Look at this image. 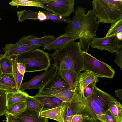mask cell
<instances>
[{"label": "cell", "instance_id": "1", "mask_svg": "<svg viewBox=\"0 0 122 122\" xmlns=\"http://www.w3.org/2000/svg\"><path fill=\"white\" fill-rule=\"evenodd\" d=\"M85 8L78 5L74 10L72 20L66 25V33L85 44L90 43L96 36V32L100 23L92 12L89 10L87 14Z\"/></svg>", "mask_w": 122, "mask_h": 122}, {"label": "cell", "instance_id": "2", "mask_svg": "<svg viewBox=\"0 0 122 122\" xmlns=\"http://www.w3.org/2000/svg\"><path fill=\"white\" fill-rule=\"evenodd\" d=\"M82 52L79 42H73L50 55L52 65H57L59 71L69 70L78 74L84 71Z\"/></svg>", "mask_w": 122, "mask_h": 122}, {"label": "cell", "instance_id": "3", "mask_svg": "<svg viewBox=\"0 0 122 122\" xmlns=\"http://www.w3.org/2000/svg\"><path fill=\"white\" fill-rule=\"evenodd\" d=\"M92 4V12L100 22L112 24L122 18V0H94Z\"/></svg>", "mask_w": 122, "mask_h": 122}, {"label": "cell", "instance_id": "4", "mask_svg": "<svg viewBox=\"0 0 122 122\" xmlns=\"http://www.w3.org/2000/svg\"><path fill=\"white\" fill-rule=\"evenodd\" d=\"M18 62L24 64L25 72L45 71L51 66L50 55L38 49L22 53L16 56Z\"/></svg>", "mask_w": 122, "mask_h": 122}, {"label": "cell", "instance_id": "5", "mask_svg": "<svg viewBox=\"0 0 122 122\" xmlns=\"http://www.w3.org/2000/svg\"><path fill=\"white\" fill-rule=\"evenodd\" d=\"M84 71L92 73L97 77L112 78L115 73L111 66L97 59L90 54L82 52Z\"/></svg>", "mask_w": 122, "mask_h": 122}, {"label": "cell", "instance_id": "6", "mask_svg": "<svg viewBox=\"0 0 122 122\" xmlns=\"http://www.w3.org/2000/svg\"><path fill=\"white\" fill-rule=\"evenodd\" d=\"M72 114H78L90 118H95L102 121H104L103 112L90 94L86 99L83 97L81 101L71 103Z\"/></svg>", "mask_w": 122, "mask_h": 122}, {"label": "cell", "instance_id": "7", "mask_svg": "<svg viewBox=\"0 0 122 122\" xmlns=\"http://www.w3.org/2000/svg\"><path fill=\"white\" fill-rule=\"evenodd\" d=\"M42 8L63 17H69L74 11V0H39Z\"/></svg>", "mask_w": 122, "mask_h": 122}, {"label": "cell", "instance_id": "8", "mask_svg": "<svg viewBox=\"0 0 122 122\" xmlns=\"http://www.w3.org/2000/svg\"><path fill=\"white\" fill-rule=\"evenodd\" d=\"M59 69L56 65L53 66L27 82L22 83L20 90L24 91L26 89H39L42 88L58 73Z\"/></svg>", "mask_w": 122, "mask_h": 122}, {"label": "cell", "instance_id": "9", "mask_svg": "<svg viewBox=\"0 0 122 122\" xmlns=\"http://www.w3.org/2000/svg\"><path fill=\"white\" fill-rule=\"evenodd\" d=\"M90 46L92 48L101 51L105 50L113 53L116 52L122 47V41L119 40L116 35L107 37H94L90 43Z\"/></svg>", "mask_w": 122, "mask_h": 122}, {"label": "cell", "instance_id": "10", "mask_svg": "<svg viewBox=\"0 0 122 122\" xmlns=\"http://www.w3.org/2000/svg\"><path fill=\"white\" fill-rule=\"evenodd\" d=\"M69 90L68 83L58 73L50 80L36 95H54L65 90Z\"/></svg>", "mask_w": 122, "mask_h": 122}, {"label": "cell", "instance_id": "11", "mask_svg": "<svg viewBox=\"0 0 122 122\" xmlns=\"http://www.w3.org/2000/svg\"><path fill=\"white\" fill-rule=\"evenodd\" d=\"M101 110L105 112L108 109V105L112 102L117 99L110 94L107 93L96 86L91 94Z\"/></svg>", "mask_w": 122, "mask_h": 122}, {"label": "cell", "instance_id": "12", "mask_svg": "<svg viewBox=\"0 0 122 122\" xmlns=\"http://www.w3.org/2000/svg\"><path fill=\"white\" fill-rule=\"evenodd\" d=\"M44 45L40 44L36 45H27L23 46L16 44L7 43L3 48L6 56L11 58L16 57L23 52L38 49Z\"/></svg>", "mask_w": 122, "mask_h": 122}, {"label": "cell", "instance_id": "13", "mask_svg": "<svg viewBox=\"0 0 122 122\" xmlns=\"http://www.w3.org/2000/svg\"><path fill=\"white\" fill-rule=\"evenodd\" d=\"M55 38L53 35H46L41 37L30 35H25L22 37L15 44L21 46L40 44L45 45L52 42Z\"/></svg>", "mask_w": 122, "mask_h": 122}, {"label": "cell", "instance_id": "14", "mask_svg": "<svg viewBox=\"0 0 122 122\" xmlns=\"http://www.w3.org/2000/svg\"><path fill=\"white\" fill-rule=\"evenodd\" d=\"M76 39L66 33L60 35L52 41L44 46L43 49L50 51L58 50L64 48Z\"/></svg>", "mask_w": 122, "mask_h": 122}, {"label": "cell", "instance_id": "15", "mask_svg": "<svg viewBox=\"0 0 122 122\" xmlns=\"http://www.w3.org/2000/svg\"><path fill=\"white\" fill-rule=\"evenodd\" d=\"M97 78L93 74L87 71L80 73L78 75L77 79L76 87L74 91L75 93L82 98L84 88Z\"/></svg>", "mask_w": 122, "mask_h": 122}, {"label": "cell", "instance_id": "16", "mask_svg": "<svg viewBox=\"0 0 122 122\" xmlns=\"http://www.w3.org/2000/svg\"><path fill=\"white\" fill-rule=\"evenodd\" d=\"M40 113L27 106L24 111L12 115L18 117L22 122H49L47 118L40 116Z\"/></svg>", "mask_w": 122, "mask_h": 122}, {"label": "cell", "instance_id": "17", "mask_svg": "<svg viewBox=\"0 0 122 122\" xmlns=\"http://www.w3.org/2000/svg\"><path fill=\"white\" fill-rule=\"evenodd\" d=\"M66 107L65 103L57 107L44 110L39 114L40 116L56 121L58 122H63V114Z\"/></svg>", "mask_w": 122, "mask_h": 122}, {"label": "cell", "instance_id": "18", "mask_svg": "<svg viewBox=\"0 0 122 122\" xmlns=\"http://www.w3.org/2000/svg\"><path fill=\"white\" fill-rule=\"evenodd\" d=\"M33 97L38 100L42 105V111L61 106L63 103L61 100L52 95H36Z\"/></svg>", "mask_w": 122, "mask_h": 122}, {"label": "cell", "instance_id": "19", "mask_svg": "<svg viewBox=\"0 0 122 122\" xmlns=\"http://www.w3.org/2000/svg\"><path fill=\"white\" fill-rule=\"evenodd\" d=\"M0 90L6 92L17 91L12 73L2 74L0 76Z\"/></svg>", "mask_w": 122, "mask_h": 122}, {"label": "cell", "instance_id": "20", "mask_svg": "<svg viewBox=\"0 0 122 122\" xmlns=\"http://www.w3.org/2000/svg\"><path fill=\"white\" fill-rule=\"evenodd\" d=\"M6 93L7 109L16 103L26 101L29 96L26 92L20 90L16 92Z\"/></svg>", "mask_w": 122, "mask_h": 122}, {"label": "cell", "instance_id": "21", "mask_svg": "<svg viewBox=\"0 0 122 122\" xmlns=\"http://www.w3.org/2000/svg\"><path fill=\"white\" fill-rule=\"evenodd\" d=\"M58 73L68 84L69 90L74 91L78 74L76 72L69 70L59 71Z\"/></svg>", "mask_w": 122, "mask_h": 122}, {"label": "cell", "instance_id": "22", "mask_svg": "<svg viewBox=\"0 0 122 122\" xmlns=\"http://www.w3.org/2000/svg\"><path fill=\"white\" fill-rule=\"evenodd\" d=\"M108 110L116 119V122L122 121V106L117 101L110 102Z\"/></svg>", "mask_w": 122, "mask_h": 122}, {"label": "cell", "instance_id": "23", "mask_svg": "<svg viewBox=\"0 0 122 122\" xmlns=\"http://www.w3.org/2000/svg\"><path fill=\"white\" fill-rule=\"evenodd\" d=\"M39 11H32L30 10L17 11L16 12L18 20L22 22L25 20H38Z\"/></svg>", "mask_w": 122, "mask_h": 122}, {"label": "cell", "instance_id": "24", "mask_svg": "<svg viewBox=\"0 0 122 122\" xmlns=\"http://www.w3.org/2000/svg\"><path fill=\"white\" fill-rule=\"evenodd\" d=\"M0 66L2 74L12 73V58L4 54L0 59Z\"/></svg>", "mask_w": 122, "mask_h": 122}, {"label": "cell", "instance_id": "25", "mask_svg": "<svg viewBox=\"0 0 122 122\" xmlns=\"http://www.w3.org/2000/svg\"><path fill=\"white\" fill-rule=\"evenodd\" d=\"M12 60V73L16 83L17 90H20L24 75L20 74L17 68V58L16 56L11 58Z\"/></svg>", "mask_w": 122, "mask_h": 122}, {"label": "cell", "instance_id": "26", "mask_svg": "<svg viewBox=\"0 0 122 122\" xmlns=\"http://www.w3.org/2000/svg\"><path fill=\"white\" fill-rule=\"evenodd\" d=\"M9 4L12 6H21L43 7L42 4L38 0H14L11 1Z\"/></svg>", "mask_w": 122, "mask_h": 122}, {"label": "cell", "instance_id": "27", "mask_svg": "<svg viewBox=\"0 0 122 122\" xmlns=\"http://www.w3.org/2000/svg\"><path fill=\"white\" fill-rule=\"evenodd\" d=\"M26 100L16 103L7 109L6 114L13 115L24 111L27 107Z\"/></svg>", "mask_w": 122, "mask_h": 122}, {"label": "cell", "instance_id": "28", "mask_svg": "<svg viewBox=\"0 0 122 122\" xmlns=\"http://www.w3.org/2000/svg\"><path fill=\"white\" fill-rule=\"evenodd\" d=\"M26 102L27 106L30 108L40 113L42 111V105L33 96H29L26 99Z\"/></svg>", "mask_w": 122, "mask_h": 122}, {"label": "cell", "instance_id": "29", "mask_svg": "<svg viewBox=\"0 0 122 122\" xmlns=\"http://www.w3.org/2000/svg\"><path fill=\"white\" fill-rule=\"evenodd\" d=\"M43 12L46 15L47 20H50L55 22H63L68 24L70 23L71 20L69 17H63L57 15L47 11Z\"/></svg>", "mask_w": 122, "mask_h": 122}, {"label": "cell", "instance_id": "30", "mask_svg": "<svg viewBox=\"0 0 122 122\" xmlns=\"http://www.w3.org/2000/svg\"><path fill=\"white\" fill-rule=\"evenodd\" d=\"M122 31V18L115 23L111 24V25L105 37H107L116 35Z\"/></svg>", "mask_w": 122, "mask_h": 122}, {"label": "cell", "instance_id": "31", "mask_svg": "<svg viewBox=\"0 0 122 122\" xmlns=\"http://www.w3.org/2000/svg\"><path fill=\"white\" fill-rule=\"evenodd\" d=\"M7 109L6 92L0 90V117L6 114Z\"/></svg>", "mask_w": 122, "mask_h": 122}, {"label": "cell", "instance_id": "32", "mask_svg": "<svg viewBox=\"0 0 122 122\" xmlns=\"http://www.w3.org/2000/svg\"><path fill=\"white\" fill-rule=\"evenodd\" d=\"M99 81V80L97 77L85 87L83 92V97L84 98L86 99L92 93L94 87L96 86V83Z\"/></svg>", "mask_w": 122, "mask_h": 122}, {"label": "cell", "instance_id": "33", "mask_svg": "<svg viewBox=\"0 0 122 122\" xmlns=\"http://www.w3.org/2000/svg\"><path fill=\"white\" fill-rule=\"evenodd\" d=\"M66 107L63 114V122H70L72 115L71 103L65 102Z\"/></svg>", "mask_w": 122, "mask_h": 122}, {"label": "cell", "instance_id": "34", "mask_svg": "<svg viewBox=\"0 0 122 122\" xmlns=\"http://www.w3.org/2000/svg\"><path fill=\"white\" fill-rule=\"evenodd\" d=\"M116 57L114 60V62L119 66L122 70V47H121L116 52Z\"/></svg>", "mask_w": 122, "mask_h": 122}, {"label": "cell", "instance_id": "35", "mask_svg": "<svg viewBox=\"0 0 122 122\" xmlns=\"http://www.w3.org/2000/svg\"><path fill=\"white\" fill-rule=\"evenodd\" d=\"M103 117V122H116V119L108 110L105 111Z\"/></svg>", "mask_w": 122, "mask_h": 122}, {"label": "cell", "instance_id": "36", "mask_svg": "<svg viewBox=\"0 0 122 122\" xmlns=\"http://www.w3.org/2000/svg\"><path fill=\"white\" fill-rule=\"evenodd\" d=\"M5 115L6 122H22L20 118L15 116L8 114H6Z\"/></svg>", "mask_w": 122, "mask_h": 122}, {"label": "cell", "instance_id": "37", "mask_svg": "<svg viewBox=\"0 0 122 122\" xmlns=\"http://www.w3.org/2000/svg\"><path fill=\"white\" fill-rule=\"evenodd\" d=\"M83 116L81 114H76L72 115L70 122H82Z\"/></svg>", "mask_w": 122, "mask_h": 122}, {"label": "cell", "instance_id": "38", "mask_svg": "<svg viewBox=\"0 0 122 122\" xmlns=\"http://www.w3.org/2000/svg\"><path fill=\"white\" fill-rule=\"evenodd\" d=\"M17 68L20 73L22 75H24L25 72V65L24 64L18 61Z\"/></svg>", "mask_w": 122, "mask_h": 122}, {"label": "cell", "instance_id": "39", "mask_svg": "<svg viewBox=\"0 0 122 122\" xmlns=\"http://www.w3.org/2000/svg\"><path fill=\"white\" fill-rule=\"evenodd\" d=\"M47 20V17L43 11H39L38 13V20L40 21H43Z\"/></svg>", "mask_w": 122, "mask_h": 122}, {"label": "cell", "instance_id": "40", "mask_svg": "<svg viewBox=\"0 0 122 122\" xmlns=\"http://www.w3.org/2000/svg\"><path fill=\"white\" fill-rule=\"evenodd\" d=\"M115 93L116 96L117 97L121 100L122 99V90H117L116 89L115 90Z\"/></svg>", "mask_w": 122, "mask_h": 122}, {"label": "cell", "instance_id": "41", "mask_svg": "<svg viewBox=\"0 0 122 122\" xmlns=\"http://www.w3.org/2000/svg\"><path fill=\"white\" fill-rule=\"evenodd\" d=\"M83 117V120L82 122H94L91 118L87 117Z\"/></svg>", "mask_w": 122, "mask_h": 122}, {"label": "cell", "instance_id": "42", "mask_svg": "<svg viewBox=\"0 0 122 122\" xmlns=\"http://www.w3.org/2000/svg\"><path fill=\"white\" fill-rule=\"evenodd\" d=\"M116 36L117 38L119 40L122 41V31L117 34Z\"/></svg>", "mask_w": 122, "mask_h": 122}, {"label": "cell", "instance_id": "43", "mask_svg": "<svg viewBox=\"0 0 122 122\" xmlns=\"http://www.w3.org/2000/svg\"><path fill=\"white\" fill-rule=\"evenodd\" d=\"M91 119L94 122H103L95 118H92ZM121 122H122V121Z\"/></svg>", "mask_w": 122, "mask_h": 122}, {"label": "cell", "instance_id": "44", "mask_svg": "<svg viewBox=\"0 0 122 122\" xmlns=\"http://www.w3.org/2000/svg\"><path fill=\"white\" fill-rule=\"evenodd\" d=\"M2 74V73L1 69L0 66V76Z\"/></svg>", "mask_w": 122, "mask_h": 122}, {"label": "cell", "instance_id": "45", "mask_svg": "<svg viewBox=\"0 0 122 122\" xmlns=\"http://www.w3.org/2000/svg\"><path fill=\"white\" fill-rule=\"evenodd\" d=\"M3 55V54H0V59L1 57Z\"/></svg>", "mask_w": 122, "mask_h": 122}]
</instances>
